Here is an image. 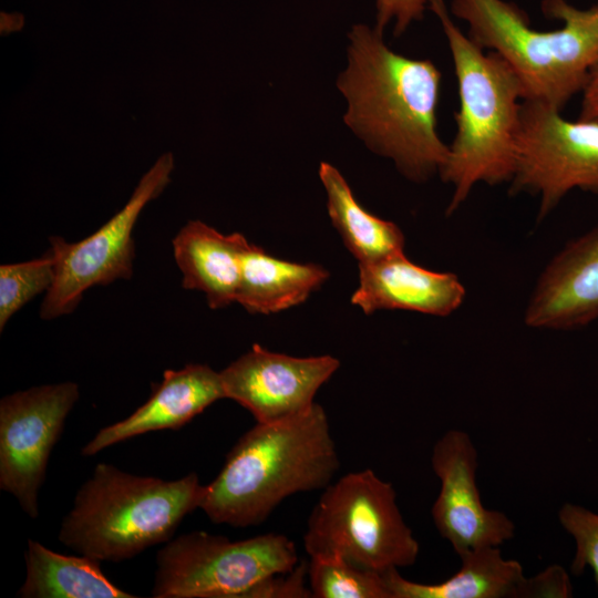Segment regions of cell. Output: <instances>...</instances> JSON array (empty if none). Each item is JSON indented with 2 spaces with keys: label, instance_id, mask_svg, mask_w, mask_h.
<instances>
[{
  "label": "cell",
  "instance_id": "d6986e66",
  "mask_svg": "<svg viewBox=\"0 0 598 598\" xmlns=\"http://www.w3.org/2000/svg\"><path fill=\"white\" fill-rule=\"evenodd\" d=\"M27 575L17 592L21 598H134L102 571L101 560L55 553L28 539Z\"/></svg>",
  "mask_w": 598,
  "mask_h": 598
},
{
  "label": "cell",
  "instance_id": "5b68a950",
  "mask_svg": "<svg viewBox=\"0 0 598 598\" xmlns=\"http://www.w3.org/2000/svg\"><path fill=\"white\" fill-rule=\"evenodd\" d=\"M203 493L196 473L166 481L99 463L78 488L58 538L80 555L127 560L171 540L184 517L199 508Z\"/></svg>",
  "mask_w": 598,
  "mask_h": 598
},
{
  "label": "cell",
  "instance_id": "ac0fdd59",
  "mask_svg": "<svg viewBox=\"0 0 598 598\" xmlns=\"http://www.w3.org/2000/svg\"><path fill=\"white\" fill-rule=\"evenodd\" d=\"M328 277L320 265L282 260L250 244L241 259L236 302L250 313L279 312L306 301Z\"/></svg>",
  "mask_w": 598,
  "mask_h": 598
},
{
  "label": "cell",
  "instance_id": "9a60e30c",
  "mask_svg": "<svg viewBox=\"0 0 598 598\" xmlns=\"http://www.w3.org/2000/svg\"><path fill=\"white\" fill-rule=\"evenodd\" d=\"M226 399L220 372L207 364L190 363L167 369L148 400L127 417L102 427L81 450L97 454L116 443L159 430H178L214 402Z\"/></svg>",
  "mask_w": 598,
  "mask_h": 598
},
{
  "label": "cell",
  "instance_id": "8fae6325",
  "mask_svg": "<svg viewBox=\"0 0 598 598\" xmlns=\"http://www.w3.org/2000/svg\"><path fill=\"white\" fill-rule=\"evenodd\" d=\"M432 471L440 492L431 516L440 534L457 556L482 547L497 546L515 536V524L503 512L484 506L476 483L478 452L468 433L452 429L434 444Z\"/></svg>",
  "mask_w": 598,
  "mask_h": 598
},
{
  "label": "cell",
  "instance_id": "4fadbf2b",
  "mask_svg": "<svg viewBox=\"0 0 598 598\" xmlns=\"http://www.w3.org/2000/svg\"><path fill=\"white\" fill-rule=\"evenodd\" d=\"M598 320V225L568 241L539 274L524 312L529 328L576 330Z\"/></svg>",
  "mask_w": 598,
  "mask_h": 598
},
{
  "label": "cell",
  "instance_id": "2e32d148",
  "mask_svg": "<svg viewBox=\"0 0 598 598\" xmlns=\"http://www.w3.org/2000/svg\"><path fill=\"white\" fill-rule=\"evenodd\" d=\"M172 244L184 289L204 292L210 309L236 302L241 259L250 245L244 235H224L200 220H189Z\"/></svg>",
  "mask_w": 598,
  "mask_h": 598
},
{
  "label": "cell",
  "instance_id": "9c48e42d",
  "mask_svg": "<svg viewBox=\"0 0 598 598\" xmlns=\"http://www.w3.org/2000/svg\"><path fill=\"white\" fill-rule=\"evenodd\" d=\"M173 168V155L163 154L143 175L126 205L89 237L76 243L60 236L49 238L55 258V279L43 298L41 319L71 313L93 286L132 277L134 226L146 204L167 186Z\"/></svg>",
  "mask_w": 598,
  "mask_h": 598
},
{
  "label": "cell",
  "instance_id": "603a6c76",
  "mask_svg": "<svg viewBox=\"0 0 598 598\" xmlns=\"http://www.w3.org/2000/svg\"><path fill=\"white\" fill-rule=\"evenodd\" d=\"M561 527L575 542L570 570L580 576L590 568L598 586V513L573 503H565L558 511Z\"/></svg>",
  "mask_w": 598,
  "mask_h": 598
},
{
  "label": "cell",
  "instance_id": "30bf717a",
  "mask_svg": "<svg viewBox=\"0 0 598 598\" xmlns=\"http://www.w3.org/2000/svg\"><path fill=\"white\" fill-rule=\"evenodd\" d=\"M79 396L78 383L64 381L0 400V488L31 518L39 515V491L52 448Z\"/></svg>",
  "mask_w": 598,
  "mask_h": 598
},
{
  "label": "cell",
  "instance_id": "d4e9b609",
  "mask_svg": "<svg viewBox=\"0 0 598 598\" xmlns=\"http://www.w3.org/2000/svg\"><path fill=\"white\" fill-rule=\"evenodd\" d=\"M533 598H568L573 586L567 571L559 565H551L532 576Z\"/></svg>",
  "mask_w": 598,
  "mask_h": 598
},
{
  "label": "cell",
  "instance_id": "277c9868",
  "mask_svg": "<svg viewBox=\"0 0 598 598\" xmlns=\"http://www.w3.org/2000/svg\"><path fill=\"white\" fill-rule=\"evenodd\" d=\"M448 10L475 43L511 66L525 100L563 112L598 66V2L581 9L568 0H543V13L561 23L545 31L532 28L527 16L506 0H451Z\"/></svg>",
  "mask_w": 598,
  "mask_h": 598
},
{
  "label": "cell",
  "instance_id": "52a82bcc",
  "mask_svg": "<svg viewBox=\"0 0 598 598\" xmlns=\"http://www.w3.org/2000/svg\"><path fill=\"white\" fill-rule=\"evenodd\" d=\"M303 547L309 558L340 559L380 574L414 565L420 553L393 485L371 468L323 488L308 517Z\"/></svg>",
  "mask_w": 598,
  "mask_h": 598
},
{
  "label": "cell",
  "instance_id": "484cf974",
  "mask_svg": "<svg viewBox=\"0 0 598 598\" xmlns=\"http://www.w3.org/2000/svg\"><path fill=\"white\" fill-rule=\"evenodd\" d=\"M579 117L598 122V66L591 72L581 92Z\"/></svg>",
  "mask_w": 598,
  "mask_h": 598
},
{
  "label": "cell",
  "instance_id": "5bb4252c",
  "mask_svg": "<svg viewBox=\"0 0 598 598\" xmlns=\"http://www.w3.org/2000/svg\"><path fill=\"white\" fill-rule=\"evenodd\" d=\"M465 295L455 274L423 268L401 251L359 264V287L351 302L365 315L409 310L446 317L462 306Z\"/></svg>",
  "mask_w": 598,
  "mask_h": 598
},
{
  "label": "cell",
  "instance_id": "e0dca14e",
  "mask_svg": "<svg viewBox=\"0 0 598 598\" xmlns=\"http://www.w3.org/2000/svg\"><path fill=\"white\" fill-rule=\"evenodd\" d=\"M460 569L437 584H421L401 576L399 569L383 574L392 598H532L530 577L515 559L488 546L458 556Z\"/></svg>",
  "mask_w": 598,
  "mask_h": 598
},
{
  "label": "cell",
  "instance_id": "6da1fadb",
  "mask_svg": "<svg viewBox=\"0 0 598 598\" xmlns=\"http://www.w3.org/2000/svg\"><path fill=\"white\" fill-rule=\"evenodd\" d=\"M348 39V64L337 82L348 103L344 123L409 181L439 175L448 153L437 132L439 68L393 51L375 27L354 24Z\"/></svg>",
  "mask_w": 598,
  "mask_h": 598
},
{
  "label": "cell",
  "instance_id": "ba28073f",
  "mask_svg": "<svg viewBox=\"0 0 598 598\" xmlns=\"http://www.w3.org/2000/svg\"><path fill=\"white\" fill-rule=\"evenodd\" d=\"M512 195L539 199L538 219L573 190L598 194V122L569 120L538 101L524 100Z\"/></svg>",
  "mask_w": 598,
  "mask_h": 598
},
{
  "label": "cell",
  "instance_id": "44dd1931",
  "mask_svg": "<svg viewBox=\"0 0 598 598\" xmlns=\"http://www.w3.org/2000/svg\"><path fill=\"white\" fill-rule=\"evenodd\" d=\"M308 581L313 598H392L383 574L334 558H310Z\"/></svg>",
  "mask_w": 598,
  "mask_h": 598
},
{
  "label": "cell",
  "instance_id": "ffe728a7",
  "mask_svg": "<svg viewBox=\"0 0 598 598\" xmlns=\"http://www.w3.org/2000/svg\"><path fill=\"white\" fill-rule=\"evenodd\" d=\"M319 177L332 225L359 264L404 251L405 239L399 226L364 209L334 166L322 162Z\"/></svg>",
  "mask_w": 598,
  "mask_h": 598
},
{
  "label": "cell",
  "instance_id": "7c38bea8",
  "mask_svg": "<svg viewBox=\"0 0 598 598\" xmlns=\"http://www.w3.org/2000/svg\"><path fill=\"white\" fill-rule=\"evenodd\" d=\"M340 367L329 354L298 358L254 344L220 372L226 399L247 409L259 423L296 417Z\"/></svg>",
  "mask_w": 598,
  "mask_h": 598
},
{
  "label": "cell",
  "instance_id": "8992f818",
  "mask_svg": "<svg viewBox=\"0 0 598 598\" xmlns=\"http://www.w3.org/2000/svg\"><path fill=\"white\" fill-rule=\"evenodd\" d=\"M282 534L233 542L194 530L165 543L155 558L154 598H310L307 566Z\"/></svg>",
  "mask_w": 598,
  "mask_h": 598
},
{
  "label": "cell",
  "instance_id": "cb8c5ba5",
  "mask_svg": "<svg viewBox=\"0 0 598 598\" xmlns=\"http://www.w3.org/2000/svg\"><path fill=\"white\" fill-rule=\"evenodd\" d=\"M431 0H375V24L381 32L393 27L395 37L404 33L409 27L422 20L429 10Z\"/></svg>",
  "mask_w": 598,
  "mask_h": 598
},
{
  "label": "cell",
  "instance_id": "7a4b0ae2",
  "mask_svg": "<svg viewBox=\"0 0 598 598\" xmlns=\"http://www.w3.org/2000/svg\"><path fill=\"white\" fill-rule=\"evenodd\" d=\"M340 460L324 409L245 432L207 485L199 508L214 524H262L289 496L327 487Z\"/></svg>",
  "mask_w": 598,
  "mask_h": 598
},
{
  "label": "cell",
  "instance_id": "7402d4cb",
  "mask_svg": "<svg viewBox=\"0 0 598 598\" xmlns=\"http://www.w3.org/2000/svg\"><path fill=\"white\" fill-rule=\"evenodd\" d=\"M55 279V258L51 248L41 257L0 266V330L30 300L47 292Z\"/></svg>",
  "mask_w": 598,
  "mask_h": 598
},
{
  "label": "cell",
  "instance_id": "3957f363",
  "mask_svg": "<svg viewBox=\"0 0 598 598\" xmlns=\"http://www.w3.org/2000/svg\"><path fill=\"white\" fill-rule=\"evenodd\" d=\"M429 10L445 35L457 85L456 131L439 174L453 190L452 215L478 184L512 181L525 95L511 66L462 31L444 0H431Z\"/></svg>",
  "mask_w": 598,
  "mask_h": 598
}]
</instances>
